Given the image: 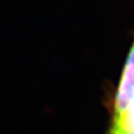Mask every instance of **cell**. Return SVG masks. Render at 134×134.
Masks as SVG:
<instances>
[{
	"mask_svg": "<svg viewBox=\"0 0 134 134\" xmlns=\"http://www.w3.org/2000/svg\"><path fill=\"white\" fill-rule=\"evenodd\" d=\"M134 98V44L125 64L115 97L114 114L121 112Z\"/></svg>",
	"mask_w": 134,
	"mask_h": 134,
	"instance_id": "cell-1",
	"label": "cell"
},
{
	"mask_svg": "<svg viewBox=\"0 0 134 134\" xmlns=\"http://www.w3.org/2000/svg\"><path fill=\"white\" fill-rule=\"evenodd\" d=\"M109 134H134V98L121 112L114 114Z\"/></svg>",
	"mask_w": 134,
	"mask_h": 134,
	"instance_id": "cell-2",
	"label": "cell"
}]
</instances>
